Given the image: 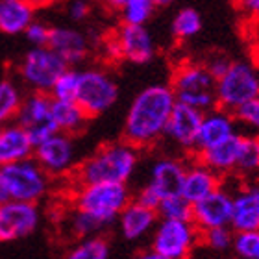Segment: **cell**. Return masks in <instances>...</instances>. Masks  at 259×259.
Returning <instances> with one entry per match:
<instances>
[{"instance_id":"23","label":"cell","mask_w":259,"mask_h":259,"mask_svg":"<svg viewBox=\"0 0 259 259\" xmlns=\"http://www.w3.org/2000/svg\"><path fill=\"white\" fill-rule=\"evenodd\" d=\"M239 145H241V134H233L232 137L217 143L202 152H196L193 157L198 161L213 168L217 174L228 176V174L235 172V165H237L239 156Z\"/></svg>"},{"instance_id":"42","label":"cell","mask_w":259,"mask_h":259,"mask_svg":"<svg viewBox=\"0 0 259 259\" xmlns=\"http://www.w3.org/2000/svg\"><path fill=\"white\" fill-rule=\"evenodd\" d=\"M104 2H106V4H108L111 10H120V8L124 6L126 0H104Z\"/></svg>"},{"instance_id":"24","label":"cell","mask_w":259,"mask_h":259,"mask_svg":"<svg viewBox=\"0 0 259 259\" xmlns=\"http://www.w3.org/2000/svg\"><path fill=\"white\" fill-rule=\"evenodd\" d=\"M35 19V8L28 0H0V32L6 35L24 33Z\"/></svg>"},{"instance_id":"4","label":"cell","mask_w":259,"mask_h":259,"mask_svg":"<svg viewBox=\"0 0 259 259\" xmlns=\"http://www.w3.org/2000/svg\"><path fill=\"white\" fill-rule=\"evenodd\" d=\"M132 200L126 184L117 182H95V184L74 185L72 205L87 211L106 224H113L124 205Z\"/></svg>"},{"instance_id":"14","label":"cell","mask_w":259,"mask_h":259,"mask_svg":"<svg viewBox=\"0 0 259 259\" xmlns=\"http://www.w3.org/2000/svg\"><path fill=\"white\" fill-rule=\"evenodd\" d=\"M33 157L52 178L70 174L76 167V148L72 135L56 132L33 146Z\"/></svg>"},{"instance_id":"2","label":"cell","mask_w":259,"mask_h":259,"mask_svg":"<svg viewBox=\"0 0 259 259\" xmlns=\"http://www.w3.org/2000/svg\"><path fill=\"white\" fill-rule=\"evenodd\" d=\"M139 163V148L128 141H117L102 145L93 156L83 159L70 172L74 185L95 182H117L128 184Z\"/></svg>"},{"instance_id":"9","label":"cell","mask_w":259,"mask_h":259,"mask_svg":"<svg viewBox=\"0 0 259 259\" xmlns=\"http://www.w3.org/2000/svg\"><path fill=\"white\" fill-rule=\"evenodd\" d=\"M108 56L115 61L143 65L156 56V43L145 24H120L104 43Z\"/></svg>"},{"instance_id":"12","label":"cell","mask_w":259,"mask_h":259,"mask_svg":"<svg viewBox=\"0 0 259 259\" xmlns=\"http://www.w3.org/2000/svg\"><path fill=\"white\" fill-rule=\"evenodd\" d=\"M185 165L180 159L174 157H161L152 165L150 182L139 191L137 198L141 204L157 209L161 198L178 194L182 191V182H184Z\"/></svg>"},{"instance_id":"13","label":"cell","mask_w":259,"mask_h":259,"mask_svg":"<svg viewBox=\"0 0 259 259\" xmlns=\"http://www.w3.org/2000/svg\"><path fill=\"white\" fill-rule=\"evenodd\" d=\"M41 213L35 202L8 198L0 202V243L24 239L37 230Z\"/></svg>"},{"instance_id":"7","label":"cell","mask_w":259,"mask_h":259,"mask_svg":"<svg viewBox=\"0 0 259 259\" xmlns=\"http://www.w3.org/2000/svg\"><path fill=\"white\" fill-rule=\"evenodd\" d=\"M74 100L91 119H97L119 100V85L108 70L89 67L78 72Z\"/></svg>"},{"instance_id":"39","label":"cell","mask_w":259,"mask_h":259,"mask_svg":"<svg viewBox=\"0 0 259 259\" xmlns=\"http://www.w3.org/2000/svg\"><path fill=\"white\" fill-rule=\"evenodd\" d=\"M230 63H232V60H228L226 56H222V54H215L213 58H209V60L205 61V67L209 69V72L215 78H219V76L224 72V70L230 67Z\"/></svg>"},{"instance_id":"31","label":"cell","mask_w":259,"mask_h":259,"mask_svg":"<svg viewBox=\"0 0 259 259\" xmlns=\"http://www.w3.org/2000/svg\"><path fill=\"white\" fill-rule=\"evenodd\" d=\"M157 217L161 219H174V221H191V211L193 204L182 194H170L161 198L157 205Z\"/></svg>"},{"instance_id":"1","label":"cell","mask_w":259,"mask_h":259,"mask_svg":"<svg viewBox=\"0 0 259 259\" xmlns=\"http://www.w3.org/2000/svg\"><path fill=\"white\" fill-rule=\"evenodd\" d=\"M176 97L170 85H148L134 98L124 119L122 139L139 150L150 148L165 135Z\"/></svg>"},{"instance_id":"33","label":"cell","mask_w":259,"mask_h":259,"mask_svg":"<svg viewBox=\"0 0 259 259\" xmlns=\"http://www.w3.org/2000/svg\"><path fill=\"white\" fill-rule=\"evenodd\" d=\"M232 248L239 257L259 259V228L257 230H241L233 233Z\"/></svg>"},{"instance_id":"43","label":"cell","mask_w":259,"mask_h":259,"mask_svg":"<svg viewBox=\"0 0 259 259\" xmlns=\"http://www.w3.org/2000/svg\"><path fill=\"white\" fill-rule=\"evenodd\" d=\"M28 2H30V4H32L33 8H35V10H37V8H45V6H50L52 2H54V0H28Z\"/></svg>"},{"instance_id":"19","label":"cell","mask_w":259,"mask_h":259,"mask_svg":"<svg viewBox=\"0 0 259 259\" xmlns=\"http://www.w3.org/2000/svg\"><path fill=\"white\" fill-rule=\"evenodd\" d=\"M117 222L126 241H139L148 235L157 224V211L141 204L139 200H130L117 217Z\"/></svg>"},{"instance_id":"16","label":"cell","mask_w":259,"mask_h":259,"mask_svg":"<svg viewBox=\"0 0 259 259\" xmlns=\"http://www.w3.org/2000/svg\"><path fill=\"white\" fill-rule=\"evenodd\" d=\"M233 134H237V120H235L232 111H228L221 106L207 109L202 113L193 156L196 152H202L209 146L217 145V143H221V141L228 139V137H232Z\"/></svg>"},{"instance_id":"44","label":"cell","mask_w":259,"mask_h":259,"mask_svg":"<svg viewBox=\"0 0 259 259\" xmlns=\"http://www.w3.org/2000/svg\"><path fill=\"white\" fill-rule=\"evenodd\" d=\"M152 2H154V6H168L170 4V2H174V0H152Z\"/></svg>"},{"instance_id":"20","label":"cell","mask_w":259,"mask_h":259,"mask_svg":"<svg viewBox=\"0 0 259 259\" xmlns=\"http://www.w3.org/2000/svg\"><path fill=\"white\" fill-rule=\"evenodd\" d=\"M221 185H222L221 174H217L213 168H209L207 165H204V163L198 161L194 157L193 165L185 167L180 194L185 196L191 204H194L200 198H204V196H207V194L213 193L215 189H219Z\"/></svg>"},{"instance_id":"18","label":"cell","mask_w":259,"mask_h":259,"mask_svg":"<svg viewBox=\"0 0 259 259\" xmlns=\"http://www.w3.org/2000/svg\"><path fill=\"white\" fill-rule=\"evenodd\" d=\"M49 47L67 61L69 67L78 65L85 60L91 50V41L85 33L69 26L50 28Z\"/></svg>"},{"instance_id":"8","label":"cell","mask_w":259,"mask_h":259,"mask_svg":"<svg viewBox=\"0 0 259 259\" xmlns=\"http://www.w3.org/2000/svg\"><path fill=\"white\" fill-rule=\"evenodd\" d=\"M200 244V230L193 221L161 219L154 226L150 250L157 259H185Z\"/></svg>"},{"instance_id":"11","label":"cell","mask_w":259,"mask_h":259,"mask_svg":"<svg viewBox=\"0 0 259 259\" xmlns=\"http://www.w3.org/2000/svg\"><path fill=\"white\" fill-rule=\"evenodd\" d=\"M52 102L54 98L50 97V93L41 91H32L22 98L15 120L28 132L33 146L60 132L52 113Z\"/></svg>"},{"instance_id":"3","label":"cell","mask_w":259,"mask_h":259,"mask_svg":"<svg viewBox=\"0 0 259 259\" xmlns=\"http://www.w3.org/2000/svg\"><path fill=\"white\" fill-rule=\"evenodd\" d=\"M217 78L209 72L205 63L182 61L176 65L170 78L176 102L187 104L191 108L200 109L202 113L217 106L215 93Z\"/></svg>"},{"instance_id":"10","label":"cell","mask_w":259,"mask_h":259,"mask_svg":"<svg viewBox=\"0 0 259 259\" xmlns=\"http://www.w3.org/2000/svg\"><path fill=\"white\" fill-rule=\"evenodd\" d=\"M69 65L58 52L45 47H33L24 54L19 63V76L22 83L32 91L50 93L58 76L67 69Z\"/></svg>"},{"instance_id":"22","label":"cell","mask_w":259,"mask_h":259,"mask_svg":"<svg viewBox=\"0 0 259 259\" xmlns=\"http://www.w3.org/2000/svg\"><path fill=\"white\" fill-rule=\"evenodd\" d=\"M230 226L233 232L259 228V185H244L235 191Z\"/></svg>"},{"instance_id":"6","label":"cell","mask_w":259,"mask_h":259,"mask_svg":"<svg viewBox=\"0 0 259 259\" xmlns=\"http://www.w3.org/2000/svg\"><path fill=\"white\" fill-rule=\"evenodd\" d=\"M217 106L235 111L241 104L259 97V69L248 61H232L215 83Z\"/></svg>"},{"instance_id":"25","label":"cell","mask_w":259,"mask_h":259,"mask_svg":"<svg viewBox=\"0 0 259 259\" xmlns=\"http://www.w3.org/2000/svg\"><path fill=\"white\" fill-rule=\"evenodd\" d=\"M52 113L58 124V130L67 135H78L87 128L91 117L78 106L76 100H54Z\"/></svg>"},{"instance_id":"32","label":"cell","mask_w":259,"mask_h":259,"mask_svg":"<svg viewBox=\"0 0 259 259\" xmlns=\"http://www.w3.org/2000/svg\"><path fill=\"white\" fill-rule=\"evenodd\" d=\"M156 6L152 0H126L120 8V21L124 24H146L154 15Z\"/></svg>"},{"instance_id":"17","label":"cell","mask_w":259,"mask_h":259,"mask_svg":"<svg viewBox=\"0 0 259 259\" xmlns=\"http://www.w3.org/2000/svg\"><path fill=\"white\" fill-rule=\"evenodd\" d=\"M200 120H202V111L200 109L191 108L187 104L176 102L172 111H170V117H168L165 137L172 141L178 148L193 154Z\"/></svg>"},{"instance_id":"15","label":"cell","mask_w":259,"mask_h":259,"mask_svg":"<svg viewBox=\"0 0 259 259\" xmlns=\"http://www.w3.org/2000/svg\"><path fill=\"white\" fill-rule=\"evenodd\" d=\"M233 209V193L224 187V184L193 204L191 221L200 232L217 226H230Z\"/></svg>"},{"instance_id":"5","label":"cell","mask_w":259,"mask_h":259,"mask_svg":"<svg viewBox=\"0 0 259 259\" xmlns=\"http://www.w3.org/2000/svg\"><path fill=\"white\" fill-rule=\"evenodd\" d=\"M0 168H2V180L10 198L37 204L39 200L49 194L52 176L35 161L33 156Z\"/></svg>"},{"instance_id":"28","label":"cell","mask_w":259,"mask_h":259,"mask_svg":"<svg viewBox=\"0 0 259 259\" xmlns=\"http://www.w3.org/2000/svg\"><path fill=\"white\" fill-rule=\"evenodd\" d=\"M106 228H108V224L102 222L100 219H97L95 215L72 207L70 221H69V230L72 233V237L83 239V237H89V235H97V233H100Z\"/></svg>"},{"instance_id":"38","label":"cell","mask_w":259,"mask_h":259,"mask_svg":"<svg viewBox=\"0 0 259 259\" xmlns=\"http://www.w3.org/2000/svg\"><path fill=\"white\" fill-rule=\"evenodd\" d=\"M67 11H69V17L72 21H85L91 13V4L87 0H70Z\"/></svg>"},{"instance_id":"40","label":"cell","mask_w":259,"mask_h":259,"mask_svg":"<svg viewBox=\"0 0 259 259\" xmlns=\"http://www.w3.org/2000/svg\"><path fill=\"white\" fill-rule=\"evenodd\" d=\"M235 6L246 17H259V0H235Z\"/></svg>"},{"instance_id":"35","label":"cell","mask_w":259,"mask_h":259,"mask_svg":"<svg viewBox=\"0 0 259 259\" xmlns=\"http://www.w3.org/2000/svg\"><path fill=\"white\" fill-rule=\"evenodd\" d=\"M78 72L80 70L67 67L54 81V85L50 89V97L54 100H74L76 89H78Z\"/></svg>"},{"instance_id":"34","label":"cell","mask_w":259,"mask_h":259,"mask_svg":"<svg viewBox=\"0 0 259 259\" xmlns=\"http://www.w3.org/2000/svg\"><path fill=\"white\" fill-rule=\"evenodd\" d=\"M200 243L215 252H226L232 248L233 230L232 226H217L200 232Z\"/></svg>"},{"instance_id":"41","label":"cell","mask_w":259,"mask_h":259,"mask_svg":"<svg viewBox=\"0 0 259 259\" xmlns=\"http://www.w3.org/2000/svg\"><path fill=\"white\" fill-rule=\"evenodd\" d=\"M8 191H6V185H4V180H2V168H0V202H4L8 200Z\"/></svg>"},{"instance_id":"30","label":"cell","mask_w":259,"mask_h":259,"mask_svg":"<svg viewBox=\"0 0 259 259\" xmlns=\"http://www.w3.org/2000/svg\"><path fill=\"white\" fill-rule=\"evenodd\" d=\"M202 30V17L193 8H184L172 21V35L178 41H189Z\"/></svg>"},{"instance_id":"21","label":"cell","mask_w":259,"mask_h":259,"mask_svg":"<svg viewBox=\"0 0 259 259\" xmlns=\"http://www.w3.org/2000/svg\"><path fill=\"white\" fill-rule=\"evenodd\" d=\"M33 156V143L19 122L0 126V167Z\"/></svg>"},{"instance_id":"27","label":"cell","mask_w":259,"mask_h":259,"mask_svg":"<svg viewBox=\"0 0 259 259\" xmlns=\"http://www.w3.org/2000/svg\"><path fill=\"white\" fill-rule=\"evenodd\" d=\"M22 98L24 97H22L21 89L17 87L15 81L8 80V78L0 81V126L15 120Z\"/></svg>"},{"instance_id":"37","label":"cell","mask_w":259,"mask_h":259,"mask_svg":"<svg viewBox=\"0 0 259 259\" xmlns=\"http://www.w3.org/2000/svg\"><path fill=\"white\" fill-rule=\"evenodd\" d=\"M50 28L52 26H49V24H45V22L33 19V21L30 22V26L24 30V35H26L28 43L33 45V47H45V45H49Z\"/></svg>"},{"instance_id":"29","label":"cell","mask_w":259,"mask_h":259,"mask_svg":"<svg viewBox=\"0 0 259 259\" xmlns=\"http://www.w3.org/2000/svg\"><path fill=\"white\" fill-rule=\"evenodd\" d=\"M70 259H108L109 257V243L108 239L97 233L83 237L74 248L69 252Z\"/></svg>"},{"instance_id":"26","label":"cell","mask_w":259,"mask_h":259,"mask_svg":"<svg viewBox=\"0 0 259 259\" xmlns=\"http://www.w3.org/2000/svg\"><path fill=\"white\" fill-rule=\"evenodd\" d=\"M235 172L241 176L259 174V135H241Z\"/></svg>"},{"instance_id":"36","label":"cell","mask_w":259,"mask_h":259,"mask_svg":"<svg viewBox=\"0 0 259 259\" xmlns=\"http://www.w3.org/2000/svg\"><path fill=\"white\" fill-rule=\"evenodd\" d=\"M233 117L237 120V124H243L246 128H252L255 132H259V97L241 104L233 111Z\"/></svg>"}]
</instances>
